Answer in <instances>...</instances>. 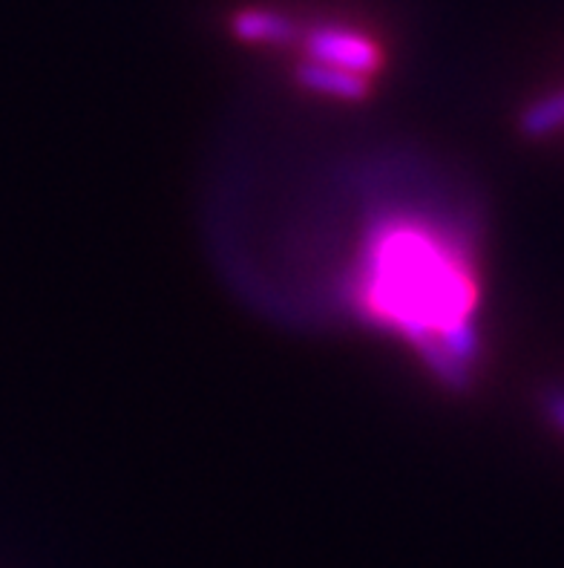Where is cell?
I'll list each match as a JSON object with an SVG mask.
<instances>
[{
    "label": "cell",
    "instance_id": "6da1fadb",
    "mask_svg": "<svg viewBox=\"0 0 564 568\" xmlns=\"http://www.w3.org/2000/svg\"><path fill=\"white\" fill-rule=\"evenodd\" d=\"M355 295L369 321L389 326L443 373L475 349L479 274L464 237L427 216H389L366 234Z\"/></svg>",
    "mask_w": 564,
    "mask_h": 568
},
{
    "label": "cell",
    "instance_id": "7a4b0ae2",
    "mask_svg": "<svg viewBox=\"0 0 564 568\" xmlns=\"http://www.w3.org/2000/svg\"><path fill=\"white\" fill-rule=\"evenodd\" d=\"M306 50L311 55V64L329 67V70L346 72L360 81H369L372 72L383 64V52L375 41L366 36L349 32V29L317 27L306 36Z\"/></svg>",
    "mask_w": 564,
    "mask_h": 568
},
{
    "label": "cell",
    "instance_id": "3957f363",
    "mask_svg": "<svg viewBox=\"0 0 564 568\" xmlns=\"http://www.w3.org/2000/svg\"><path fill=\"white\" fill-rule=\"evenodd\" d=\"M230 27L243 41L288 43L297 38V23L286 14L268 12V9H243V12L234 14Z\"/></svg>",
    "mask_w": 564,
    "mask_h": 568
},
{
    "label": "cell",
    "instance_id": "277c9868",
    "mask_svg": "<svg viewBox=\"0 0 564 568\" xmlns=\"http://www.w3.org/2000/svg\"><path fill=\"white\" fill-rule=\"evenodd\" d=\"M553 413H556V416H558V422H562V425H564V402H558L556 407H553Z\"/></svg>",
    "mask_w": 564,
    "mask_h": 568
}]
</instances>
